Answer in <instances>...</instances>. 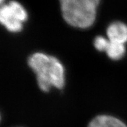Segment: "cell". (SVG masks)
I'll use <instances>...</instances> for the list:
<instances>
[{
	"label": "cell",
	"mask_w": 127,
	"mask_h": 127,
	"mask_svg": "<svg viewBox=\"0 0 127 127\" xmlns=\"http://www.w3.org/2000/svg\"><path fill=\"white\" fill-rule=\"evenodd\" d=\"M108 44L109 40L101 36H98L96 37L94 42V47L99 51H106Z\"/></svg>",
	"instance_id": "obj_7"
},
{
	"label": "cell",
	"mask_w": 127,
	"mask_h": 127,
	"mask_svg": "<svg viewBox=\"0 0 127 127\" xmlns=\"http://www.w3.org/2000/svg\"><path fill=\"white\" fill-rule=\"evenodd\" d=\"M27 14L25 8L14 1L7 5H2L0 10V21L7 30L12 32L21 31L23 23L27 20Z\"/></svg>",
	"instance_id": "obj_3"
},
{
	"label": "cell",
	"mask_w": 127,
	"mask_h": 127,
	"mask_svg": "<svg viewBox=\"0 0 127 127\" xmlns=\"http://www.w3.org/2000/svg\"><path fill=\"white\" fill-rule=\"evenodd\" d=\"M29 66L36 75L38 84L44 92L51 88H63L65 85V71L57 58L42 53H36L29 57Z\"/></svg>",
	"instance_id": "obj_1"
},
{
	"label": "cell",
	"mask_w": 127,
	"mask_h": 127,
	"mask_svg": "<svg viewBox=\"0 0 127 127\" xmlns=\"http://www.w3.org/2000/svg\"><path fill=\"white\" fill-rule=\"evenodd\" d=\"M88 127H127L123 121L108 115H100L94 117Z\"/></svg>",
	"instance_id": "obj_5"
},
{
	"label": "cell",
	"mask_w": 127,
	"mask_h": 127,
	"mask_svg": "<svg viewBox=\"0 0 127 127\" xmlns=\"http://www.w3.org/2000/svg\"><path fill=\"white\" fill-rule=\"evenodd\" d=\"M109 41L125 44L127 42V25L120 22H115L106 30Z\"/></svg>",
	"instance_id": "obj_4"
},
{
	"label": "cell",
	"mask_w": 127,
	"mask_h": 127,
	"mask_svg": "<svg viewBox=\"0 0 127 127\" xmlns=\"http://www.w3.org/2000/svg\"><path fill=\"white\" fill-rule=\"evenodd\" d=\"M64 19L67 24L86 29L94 24L100 0H60Z\"/></svg>",
	"instance_id": "obj_2"
},
{
	"label": "cell",
	"mask_w": 127,
	"mask_h": 127,
	"mask_svg": "<svg viewBox=\"0 0 127 127\" xmlns=\"http://www.w3.org/2000/svg\"><path fill=\"white\" fill-rule=\"evenodd\" d=\"M4 0H0V2H1V3H3V2Z\"/></svg>",
	"instance_id": "obj_8"
},
{
	"label": "cell",
	"mask_w": 127,
	"mask_h": 127,
	"mask_svg": "<svg viewBox=\"0 0 127 127\" xmlns=\"http://www.w3.org/2000/svg\"><path fill=\"white\" fill-rule=\"evenodd\" d=\"M106 53L109 58L114 60H119L122 58L125 53V44L116 43L109 41Z\"/></svg>",
	"instance_id": "obj_6"
}]
</instances>
